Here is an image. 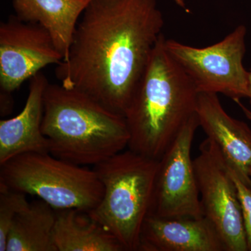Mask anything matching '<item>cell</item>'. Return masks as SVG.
<instances>
[{
    "mask_svg": "<svg viewBox=\"0 0 251 251\" xmlns=\"http://www.w3.org/2000/svg\"><path fill=\"white\" fill-rule=\"evenodd\" d=\"M196 113L200 126L216 144L227 164L251 186V129L223 108L217 94L199 93Z\"/></svg>",
    "mask_w": 251,
    "mask_h": 251,
    "instance_id": "obj_10",
    "label": "cell"
},
{
    "mask_svg": "<svg viewBox=\"0 0 251 251\" xmlns=\"http://www.w3.org/2000/svg\"><path fill=\"white\" fill-rule=\"evenodd\" d=\"M159 160L131 150L94 166L103 186L98 205L87 211L126 251L139 250L140 234L150 214Z\"/></svg>",
    "mask_w": 251,
    "mask_h": 251,
    "instance_id": "obj_4",
    "label": "cell"
},
{
    "mask_svg": "<svg viewBox=\"0 0 251 251\" xmlns=\"http://www.w3.org/2000/svg\"><path fill=\"white\" fill-rule=\"evenodd\" d=\"M44 106L42 132L57 158L94 166L128 147L125 117L81 91L49 83Z\"/></svg>",
    "mask_w": 251,
    "mask_h": 251,
    "instance_id": "obj_3",
    "label": "cell"
},
{
    "mask_svg": "<svg viewBox=\"0 0 251 251\" xmlns=\"http://www.w3.org/2000/svg\"><path fill=\"white\" fill-rule=\"evenodd\" d=\"M53 241L57 251H123L116 238L77 209L56 210Z\"/></svg>",
    "mask_w": 251,
    "mask_h": 251,
    "instance_id": "obj_14",
    "label": "cell"
},
{
    "mask_svg": "<svg viewBox=\"0 0 251 251\" xmlns=\"http://www.w3.org/2000/svg\"><path fill=\"white\" fill-rule=\"evenodd\" d=\"M138 251H226L215 227L206 217L162 218L149 215Z\"/></svg>",
    "mask_w": 251,
    "mask_h": 251,
    "instance_id": "obj_11",
    "label": "cell"
},
{
    "mask_svg": "<svg viewBox=\"0 0 251 251\" xmlns=\"http://www.w3.org/2000/svg\"><path fill=\"white\" fill-rule=\"evenodd\" d=\"M247 99H249L251 105V71L249 72V93H248Z\"/></svg>",
    "mask_w": 251,
    "mask_h": 251,
    "instance_id": "obj_19",
    "label": "cell"
},
{
    "mask_svg": "<svg viewBox=\"0 0 251 251\" xmlns=\"http://www.w3.org/2000/svg\"><path fill=\"white\" fill-rule=\"evenodd\" d=\"M92 0H13L16 16L46 29L67 60L79 20ZM62 61V62H63Z\"/></svg>",
    "mask_w": 251,
    "mask_h": 251,
    "instance_id": "obj_13",
    "label": "cell"
},
{
    "mask_svg": "<svg viewBox=\"0 0 251 251\" xmlns=\"http://www.w3.org/2000/svg\"><path fill=\"white\" fill-rule=\"evenodd\" d=\"M165 40L162 34L125 115L128 150L155 160L163 156L196 115L199 96L167 50Z\"/></svg>",
    "mask_w": 251,
    "mask_h": 251,
    "instance_id": "obj_2",
    "label": "cell"
},
{
    "mask_svg": "<svg viewBox=\"0 0 251 251\" xmlns=\"http://www.w3.org/2000/svg\"><path fill=\"white\" fill-rule=\"evenodd\" d=\"M49 81L38 73L30 79L22 111L0 121V165L23 153H50L49 140L42 132L44 98Z\"/></svg>",
    "mask_w": 251,
    "mask_h": 251,
    "instance_id": "obj_12",
    "label": "cell"
},
{
    "mask_svg": "<svg viewBox=\"0 0 251 251\" xmlns=\"http://www.w3.org/2000/svg\"><path fill=\"white\" fill-rule=\"evenodd\" d=\"M250 176H251V171H250Z\"/></svg>",
    "mask_w": 251,
    "mask_h": 251,
    "instance_id": "obj_21",
    "label": "cell"
},
{
    "mask_svg": "<svg viewBox=\"0 0 251 251\" xmlns=\"http://www.w3.org/2000/svg\"><path fill=\"white\" fill-rule=\"evenodd\" d=\"M57 212L42 200L18 213L10 229L6 251H57L53 241Z\"/></svg>",
    "mask_w": 251,
    "mask_h": 251,
    "instance_id": "obj_15",
    "label": "cell"
},
{
    "mask_svg": "<svg viewBox=\"0 0 251 251\" xmlns=\"http://www.w3.org/2000/svg\"><path fill=\"white\" fill-rule=\"evenodd\" d=\"M198 126L196 113L160 158L150 215L162 218L204 216L191 157Z\"/></svg>",
    "mask_w": 251,
    "mask_h": 251,
    "instance_id": "obj_8",
    "label": "cell"
},
{
    "mask_svg": "<svg viewBox=\"0 0 251 251\" xmlns=\"http://www.w3.org/2000/svg\"><path fill=\"white\" fill-rule=\"evenodd\" d=\"M236 103L239 105V106L240 107L241 109H242L243 112H244V115H246V117L249 119L250 121H251V110H249V108H247L244 104L241 103L240 100H235Z\"/></svg>",
    "mask_w": 251,
    "mask_h": 251,
    "instance_id": "obj_18",
    "label": "cell"
},
{
    "mask_svg": "<svg viewBox=\"0 0 251 251\" xmlns=\"http://www.w3.org/2000/svg\"><path fill=\"white\" fill-rule=\"evenodd\" d=\"M29 203L25 193L0 184V251H6V240L14 219Z\"/></svg>",
    "mask_w": 251,
    "mask_h": 251,
    "instance_id": "obj_16",
    "label": "cell"
},
{
    "mask_svg": "<svg viewBox=\"0 0 251 251\" xmlns=\"http://www.w3.org/2000/svg\"><path fill=\"white\" fill-rule=\"evenodd\" d=\"M163 25L157 0H92L56 76L125 117Z\"/></svg>",
    "mask_w": 251,
    "mask_h": 251,
    "instance_id": "obj_1",
    "label": "cell"
},
{
    "mask_svg": "<svg viewBox=\"0 0 251 251\" xmlns=\"http://www.w3.org/2000/svg\"><path fill=\"white\" fill-rule=\"evenodd\" d=\"M64 60L49 31L16 16L0 25V87L11 94L50 64Z\"/></svg>",
    "mask_w": 251,
    "mask_h": 251,
    "instance_id": "obj_9",
    "label": "cell"
},
{
    "mask_svg": "<svg viewBox=\"0 0 251 251\" xmlns=\"http://www.w3.org/2000/svg\"><path fill=\"white\" fill-rule=\"evenodd\" d=\"M0 167V184L37 196L56 210L90 211L103 198V186L94 169L50 153H23Z\"/></svg>",
    "mask_w": 251,
    "mask_h": 251,
    "instance_id": "obj_5",
    "label": "cell"
},
{
    "mask_svg": "<svg viewBox=\"0 0 251 251\" xmlns=\"http://www.w3.org/2000/svg\"><path fill=\"white\" fill-rule=\"evenodd\" d=\"M228 167L231 176L237 187L247 235L248 249L251 251V186L245 184L229 165Z\"/></svg>",
    "mask_w": 251,
    "mask_h": 251,
    "instance_id": "obj_17",
    "label": "cell"
},
{
    "mask_svg": "<svg viewBox=\"0 0 251 251\" xmlns=\"http://www.w3.org/2000/svg\"><path fill=\"white\" fill-rule=\"evenodd\" d=\"M193 160L203 214L215 227L226 251H247V235L235 183L228 164L206 138Z\"/></svg>",
    "mask_w": 251,
    "mask_h": 251,
    "instance_id": "obj_7",
    "label": "cell"
},
{
    "mask_svg": "<svg viewBox=\"0 0 251 251\" xmlns=\"http://www.w3.org/2000/svg\"><path fill=\"white\" fill-rule=\"evenodd\" d=\"M247 31L241 25L207 47H192L171 39L165 40V46L199 93L223 94L235 101L247 98L249 93V72L243 64Z\"/></svg>",
    "mask_w": 251,
    "mask_h": 251,
    "instance_id": "obj_6",
    "label": "cell"
},
{
    "mask_svg": "<svg viewBox=\"0 0 251 251\" xmlns=\"http://www.w3.org/2000/svg\"><path fill=\"white\" fill-rule=\"evenodd\" d=\"M174 1L176 4L179 5V6L184 8V9H186V4H185L184 0H174Z\"/></svg>",
    "mask_w": 251,
    "mask_h": 251,
    "instance_id": "obj_20",
    "label": "cell"
}]
</instances>
